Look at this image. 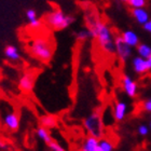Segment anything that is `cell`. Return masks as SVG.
Returning a JSON list of instances; mask_svg holds the SVG:
<instances>
[{
	"instance_id": "6da1fadb",
	"label": "cell",
	"mask_w": 151,
	"mask_h": 151,
	"mask_svg": "<svg viewBox=\"0 0 151 151\" xmlns=\"http://www.w3.org/2000/svg\"><path fill=\"white\" fill-rule=\"evenodd\" d=\"M88 28L91 29L93 38L97 40V43L101 50L107 54L116 53L114 38L110 27L106 23L96 19H88Z\"/></svg>"
},
{
	"instance_id": "7a4b0ae2",
	"label": "cell",
	"mask_w": 151,
	"mask_h": 151,
	"mask_svg": "<svg viewBox=\"0 0 151 151\" xmlns=\"http://www.w3.org/2000/svg\"><path fill=\"white\" fill-rule=\"evenodd\" d=\"M29 52L36 60L42 63H49L53 58L54 47L49 38L38 37L30 42Z\"/></svg>"
},
{
	"instance_id": "3957f363",
	"label": "cell",
	"mask_w": 151,
	"mask_h": 151,
	"mask_svg": "<svg viewBox=\"0 0 151 151\" xmlns=\"http://www.w3.org/2000/svg\"><path fill=\"white\" fill-rule=\"evenodd\" d=\"M73 22H75V17L73 15L66 14L60 9L51 11L44 17V23L55 32L68 28L69 26L73 25Z\"/></svg>"
},
{
	"instance_id": "277c9868",
	"label": "cell",
	"mask_w": 151,
	"mask_h": 151,
	"mask_svg": "<svg viewBox=\"0 0 151 151\" xmlns=\"http://www.w3.org/2000/svg\"><path fill=\"white\" fill-rule=\"evenodd\" d=\"M84 129L88 135L95 136L97 138L103 137L104 133V122L101 119V114L98 112H93L84 119Z\"/></svg>"
},
{
	"instance_id": "5b68a950",
	"label": "cell",
	"mask_w": 151,
	"mask_h": 151,
	"mask_svg": "<svg viewBox=\"0 0 151 151\" xmlns=\"http://www.w3.org/2000/svg\"><path fill=\"white\" fill-rule=\"evenodd\" d=\"M114 44H116V53L122 62H126L133 54V47L125 43L121 36L114 38Z\"/></svg>"
},
{
	"instance_id": "8992f818",
	"label": "cell",
	"mask_w": 151,
	"mask_h": 151,
	"mask_svg": "<svg viewBox=\"0 0 151 151\" xmlns=\"http://www.w3.org/2000/svg\"><path fill=\"white\" fill-rule=\"evenodd\" d=\"M123 91L129 98H135L138 95V85L129 75H124L121 79Z\"/></svg>"
},
{
	"instance_id": "52a82bcc",
	"label": "cell",
	"mask_w": 151,
	"mask_h": 151,
	"mask_svg": "<svg viewBox=\"0 0 151 151\" xmlns=\"http://www.w3.org/2000/svg\"><path fill=\"white\" fill-rule=\"evenodd\" d=\"M133 70L137 75H145L151 71V62L148 58H144L142 56H136L132 60Z\"/></svg>"
},
{
	"instance_id": "ba28073f",
	"label": "cell",
	"mask_w": 151,
	"mask_h": 151,
	"mask_svg": "<svg viewBox=\"0 0 151 151\" xmlns=\"http://www.w3.org/2000/svg\"><path fill=\"white\" fill-rule=\"evenodd\" d=\"M35 88V76L30 73H26L19 78V88L23 93H32Z\"/></svg>"
},
{
	"instance_id": "9c48e42d",
	"label": "cell",
	"mask_w": 151,
	"mask_h": 151,
	"mask_svg": "<svg viewBox=\"0 0 151 151\" xmlns=\"http://www.w3.org/2000/svg\"><path fill=\"white\" fill-rule=\"evenodd\" d=\"M3 124L10 132H16L19 129V116L15 111H9L3 116Z\"/></svg>"
},
{
	"instance_id": "30bf717a",
	"label": "cell",
	"mask_w": 151,
	"mask_h": 151,
	"mask_svg": "<svg viewBox=\"0 0 151 151\" xmlns=\"http://www.w3.org/2000/svg\"><path fill=\"white\" fill-rule=\"evenodd\" d=\"M127 104L123 101H116L113 105V116H114V120L116 122H122L123 120L126 118V114H127Z\"/></svg>"
},
{
	"instance_id": "8fae6325",
	"label": "cell",
	"mask_w": 151,
	"mask_h": 151,
	"mask_svg": "<svg viewBox=\"0 0 151 151\" xmlns=\"http://www.w3.org/2000/svg\"><path fill=\"white\" fill-rule=\"evenodd\" d=\"M98 142H99V138L95 137V136L88 135V137L84 139L83 144H82L81 150L82 151H99Z\"/></svg>"
},
{
	"instance_id": "7c38bea8",
	"label": "cell",
	"mask_w": 151,
	"mask_h": 151,
	"mask_svg": "<svg viewBox=\"0 0 151 151\" xmlns=\"http://www.w3.org/2000/svg\"><path fill=\"white\" fill-rule=\"evenodd\" d=\"M3 54H4V57L6 60H9L10 62H19L21 60V53H19V49L13 44L6 45L4 47Z\"/></svg>"
},
{
	"instance_id": "4fadbf2b",
	"label": "cell",
	"mask_w": 151,
	"mask_h": 151,
	"mask_svg": "<svg viewBox=\"0 0 151 151\" xmlns=\"http://www.w3.org/2000/svg\"><path fill=\"white\" fill-rule=\"evenodd\" d=\"M121 37L124 40V42L129 44V47H136L139 44L138 35L135 32H133V30H125V32H123Z\"/></svg>"
},
{
	"instance_id": "5bb4252c",
	"label": "cell",
	"mask_w": 151,
	"mask_h": 151,
	"mask_svg": "<svg viewBox=\"0 0 151 151\" xmlns=\"http://www.w3.org/2000/svg\"><path fill=\"white\" fill-rule=\"evenodd\" d=\"M132 15L139 25H144L149 21V14L145 10V8H135L132 9Z\"/></svg>"
},
{
	"instance_id": "9a60e30c",
	"label": "cell",
	"mask_w": 151,
	"mask_h": 151,
	"mask_svg": "<svg viewBox=\"0 0 151 151\" xmlns=\"http://www.w3.org/2000/svg\"><path fill=\"white\" fill-rule=\"evenodd\" d=\"M25 16H26V19H27L28 23H29V26H30L32 28L37 29L42 25V22L38 19L37 12H36L35 9H27L26 10Z\"/></svg>"
},
{
	"instance_id": "2e32d148",
	"label": "cell",
	"mask_w": 151,
	"mask_h": 151,
	"mask_svg": "<svg viewBox=\"0 0 151 151\" xmlns=\"http://www.w3.org/2000/svg\"><path fill=\"white\" fill-rule=\"evenodd\" d=\"M40 125L44 126L49 129H52L56 127L57 125V119L55 116H51V114H45L40 118Z\"/></svg>"
},
{
	"instance_id": "e0dca14e",
	"label": "cell",
	"mask_w": 151,
	"mask_h": 151,
	"mask_svg": "<svg viewBox=\"0 0 151 151\" xmlns=\"http://www.w3.org/2000/svg\"><path fill=\"white\" fill-rule=\"evenodd\" d=\"M36 134H37L38 138L40 139L41 142H43L45 145H47L50 142H52V136L50 134V129L44 127V126H39L36 129Z\"/></svg>"
},
{
	"instance_id": "ac0fdd59",
	"label": "cell",
	"mask_w": 151,
	"mask_h": 151,
	"mask_svg": "<svg viewBox=\"0 0 151 151\" xmlns=\"http://www.w3.org/2000/svg\"><path fill=\"white\" fill-rule=\"evenodd\" d=\"M136 51L139 56L144 57V58H148L151 54V47L146 43H139L136 47Z\"/></svg>"
},
{
	"instance_id": "d6986e66",
	"label": "cell",
	"mask_w": 151,
	"mask_h": 151,
	"mask_svg": "<svg viewBox=\"0 0 151 151\" xmlns=\"http://www.w3.org/2000/svg\"><path fill=\"white\" fill-rule=\"evenodd\" d=\"M98 147H99V151H112L114 149L112 142L107 138H99V142H98Z\"/></svg>"
},
{
	"instance_id": "ffe728a7",
	"label": "cell",
	"mask_w": 151,
	"mask_h": 151,
	"mask_svg": "<svg viewBox=\"0 0 151 151\" xmlns=\"http://www.w3.org/2000/svg\"><path fill=\"white\" fill-rule=\"evenodd\" d=\"M76 38H77L78 40L85 41V40H88V39H90V38H93V34H92L90 28L80 29L79 32H76Z\"/></svg>"
},
{
	"instance_id": "44dd1931",
	"label": "cell",
	"mask_w": 151,
	"mask_h": 151,
	"mask_svg": "<svg viewBox=\"0 0 151 151\" xmlns=\"http://www.w3.org/2000/svg\"><path fill=\"white\" fill-rule=\"evenodd\" d=\"M129 6L132 9L135 8H145L147 4V0H129Z\"/></svg>"
},
{
	"instance_id": "7402d4cb",
	"label": "cell",
	"mask_w": 151,
	"mask_h": 151,
	"mask_svg": "<svg viewBox=\"0 0 151 151\" xmlns=\"http://www.w3.org/2000/svg\"><path fill=\"white\" fill-rule=\"evenodd\" d=\"M47 147L51 151H65V148H64L63 146H60L58 142L53 140V139H52V142H50L47 144Z\"/></svg>"
},
{
	"instance_id": "603a6c76",
	"label": "cell",
	"mask_w": 151,
	"mask_h": 151,
	"mask_svg": "<svg viewBox=\"0 0 151 151\" xmlns=\"http://www.w3.org/2000/svg\"><path fill=\"white\" fill-rule=\"evenodd\" d=\"M137 132H138V134L140 136H147L149 134V127L147 125H145V124H140V125L138 126V129H137Z\"/></svg>"
},
{
	"instance_id": "cb8c5ba5",
	"label": "cell",
	"mask_w": 151,
	"mask_h": 151,
	"mask_svg": "<svg viewBox=\"0 0 151 151\" xmlns=\"http://www.w3.org/2000/svg\"><path fill=\"white\" fill-rule=\"evenodd\" d=\"M142 109L147 112H151V98L146 99L144 103H142Z\"/></svg>"
},
{
	"instance_id": "d4e9b609",
	"label": "cell",
	"mask_w": 151,
	"mask_h": 151,
	"mask_svg": "<svg viewBox=\"0 0 151 151\" xmlns=\"http://www.w3.org/2000/svg\"><path fill=\"white\" fill-rule=\"evenodd\" d=\"M142 26H144V29H145L146 32H148L149 34H151V19H149L148 22H146Z\"/></svg>"
},
{
	"instance_id": "484cf974",
	"label": "cell",
	"mask_w": 151,
	"mask_h": 151,
	"mask_svg": "<svg viewBox=\"0 0 151 151\" xmlns=\"http://www.w3.org/2000/svg\"><path fill=\"white\" fill-rule=\"evenodd\" d=\"M6 147H8V145H6V142H3L2 139L0 138V149H6Z\"/></svg>"
},
{
	"instance_id": "4316f807",
	"label": "cell",
	"mask_w": 151,
	"mask_h": 151,
	"mask_svg": "<svg viewBox=\"0 0 151 151\" xmlns=\"http://www.w3.org/2000/svg\"><path fill=\"white\" fill-rule=\"evenodd\" d=\"M120 1H122V2H125V3L129 2V0H120Z\"/></svg>"
},
{
	"instance_id": "83f0119b",
	"label": "cell",
	"mask_w": 151,
	"mask_h": 151,
	"mask_svg": "<svg viewBox=\"0 0 151 151\" xmlns=\"http://www.w3.org/2000/svg\"><path fill=\"white\" fill-rule=\"evenodd\" d=\"M148 60H150V62H151V54H150V56L148 57Z\"/></svg>"
},
{
	"instance_id": "f1b7e54d",
	"label": "cell",
	"mask_w": 151,
	"mask_h": 151,
	"mask_svg": "<svg viewBox=\"0 0 151 151\" xmlns=\"http://www.w3.org/2000/svg\"><path fill=\"white\" fill-rule=\"evenodd\" d=\"M149 127H150V131H151V121H150V124H149Z\"/></svg>"
}]
</instances>
